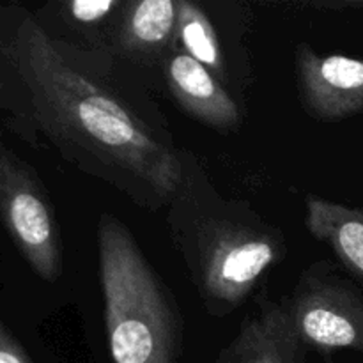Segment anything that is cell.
I'll return each mask as SVG.
<instances>
[{
	"label": "cell",
	"mask_w": 363,
	"mask_h": 363,
	"mask_svg": "<svg viewBox=\"0 0 363 363\" xmlns=\"http://www.w3.org/2000/svg\"><path fill=\"white\" fill-rule=\"evenodd\" d=\"M0 117L25 144L50 149L145 211L165 209L179 183L181 147L142 71L53 38L14 4L0 11Z\"/></svg>",
	"instance_id": "obj_1"
},
{
	"label": "cell",
	"mask_w": 363,
	"mask_h": 363,
	"mask_svg": "<svg viewBox=\"0 0 363 363\" xmlns=\"http://www.w3.org/2000/svg\"><path fill=\"white\" fill-rule=\"evenodd\" d=\"M0 363H32L18 337L4 321L0 323Z\"/></svg>",
	"instance_id": "obj_13"
},
{
	"label": "cell",
	"mask_w": 363,
	"mask_h": 363,
	"mask_svg": "<svg viewBox=\"0 0 363 363\" xmlns=\"http://www.w3.org/2000/svg\"><path fill=\"white\" fill-rule=\"evenodd\" d=\"M300 101L308 117L340 123L363 113V57L318 53L301 43L294 50Z\"/></svg>",
	"instance_id": "obj_6"
},
{
	"label": "cell",
	"mask_w": 363,
	"mask_h": 363,
	"mask_svg": "<svg viewBox=\"0 0 363 363\" xmlns=\"http://www.w3.org/2000/svg\"><path fill=\"white\" fill-rule=\"evenodd\" d=\"M160 77L172 101L188 117L222 135L240 131L241 112L238 103L225 85L194 57L176 46L163 60Z\"/></svg>",
	"instance_id": "obj_7"
},
{
	"label": "cell",
	"mask_w": 363,
	"mask_h": 363,
	"mask_svg": "<svg viewBox=\"0 0 363 363\" xmlns=\"http://www.w3.org/2000/svg\"><path fill=\"white\" fill-rule=\"evenodd\" d=\"M177 46V0H126L108 52L138 71L162 73Z\"/></svg>",
	"instance_id": "obj_8"
},
{
	"label": "cell",
	"mask_w": 363,
	"mask_h": 363,
	"mask_svg": "<svg viewBox=\"0 0 363 363\" xmlns=\"http://www.w3.org/2000/svg\"><path fill=\"white\" fill-rule=\"evenodd\" d=\"M280 305L307 351L363 354V291L330 259L308 264Z\"/></svg>",
	"instance_id": "obj_4"
},
{
	"label": "cell",
	"mask_w": 363,
	"mask_h": 363,
	"mask_svg": "<svg viewBox=\"0 0 363 363\" xmlns=\"http://www.w3.org/2000/svg\"><path fill=\"white\" fill-rule=\"evenodd\" d=\"M177 48L208 67L223 85L227 67L215 25L199 4L177 0Z\"/></svg>",
	"instance_id": "obj_12"
},
{
	"label": "cell",
	"mask_w": 363,
	"mask_h": 363,
	"mask_svg": "<svg viewBox=\"0 0 363 363\" xmlns=\"http://www.w3.org/2000/svg\"><path fill=\"white\" fill-rule=\"evenodd\" d=\"M0 216L28 268L45 282L62 277V241L55 209L28 163L0 145Z\"/></svg>",
	"instance_id": "obj_5"
},
{
	"label": "cell",
	"mask_w": 363,
	"mask_h": 363,
	"mask_svg": "<svg viewBox=\"0 0 363 363\" xmlns=\"http://www.w3.org/2000/svg\"><path fill=\"white\" fill-rule=\"evenodd\" d=\"M96 234L112 362L179 363L184 321L170 287L117 216L101 213Z\"/></svg>",
	"instance_id": "obj_3"
},
{
	"label": "cell",
	"mask_w": 363,
	"mask_h": 363,
	"mask_svg": "<svg viewBox=\"0 0 363 363\" xmlns=\"http://www.w3.org/2000/svg\"><path fill=\"white\" fill-rule=\"evenodd\" d=\"M305 227L363 286V208H351L314 194L307 195Z\"/></svg>",
	"instance_id": "obj_10"
},
{
	"label": "cell",
	"mask_w": 363,
	"mask_h": 363,
	"mask_svg": "<svg viewBox=\"0 0 363 363\" xmlns=\"http://www.w3.org/2000/svg\"><path fill=\"white\" fill-rule=\"evenodd\" d=\"M126 0H67L59 4V18L71 32L67 41L108 52Z\"/></svg>",
	"instance_id": "obj_11"
},
{
	"label": "cell",
	"mask_w": 363,
	"mask_h": 363,
	"mask_svg": "<svg viewBox=\"0 0 363 363\" xmlns=\"http://www.w3.org/2000/svg\"><path fill=\"white\" fill-rule=\"evenodd\" d=\"M165 209L172 245L213 318L243 307L262 279L286 261L284 230L248 202L220 194L190 149H181L179 183Z\"/></svg>",
	"instance_id": "obj_2"
},
{
	"label": "cell",
	"mask_w": 363,
	"mask_h": 363,
	"mask_svg": "<svg viewBox=\"0 0 363 363\" xmlns=\"http://www.w3.org/2000/svg\"><path fill=\"white\" fill-rule=\"evenodd\" d=\"M216 363H307V347L291 328L280 301L262 294L257 311L220 350Z\"/></svg>",
	"instance_id": "obj_9"
}]
</instances>
